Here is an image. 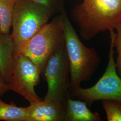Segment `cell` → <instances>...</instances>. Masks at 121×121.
I'll return each instance as SVG.
<instances>
[{"label": "cell", "instance_id": "obj_1", "mask_svg": "<svg viewBox=\"0 0 121 121\" xmlns=\"http://www.w3.org/2000/svg\"><path fill=\"white\" fill-rule=\"evenodd\" d=\"M70 14L81 37L90 40L106 30L114 31L121 22V0H82Z\"/></svg>", "mask_w": 121, "mask_h": 121}, {"label": "cell", "instance_id": "obj_2", "mask_svg": "<svg viewBox=\"0 0 121 121\" xmlns=\"http://www.w3.org/2000/svg\"><path fill=\"white\" fill-rule=\"evenodd\" d=\"M64 27L65 45L69 65L68 88L71 91L89 80L98 69L101 57L94 48H88L81 41L66 10L61 12Z\"/></svg>", "mask_w": 121, "mask_h": 121}, {"label": "cell", "instance_id": "obj_3", "mask_svg": "<svg viewBox=\"0 0 121 121\" xmlns=\"http://www.w3.org/2000/svg\"><path fill=\"white\" fill-rule=\"evenodd\" d=\"M65 43L64 24L60 13L25 43L14 48L13 56H27L42 73L49 58Z\"/></svg>", "mask_w": 121, "mask_h": 121}, {"label": "cell", "instance_id": "obj_4", "mask_svg": "<svg viewBox=\"0 0 121 121\" xmlns=\"http://www.w3.org/2000/svg\"><path fill=\"white\" fill-rule=\"evenodd\" d=\"M52 15L47 8L30 0H18L13 10V30L10 34L14 48L32 37L48 23Z\"/></svg>", "mask_w": 121, "mask_h": 121}, {"label": "cell", "instance_id": "obj_5", "mask_svg": "<svg viewBox=\"0 0 121 121\" xmlns=\"http://www.w3.org/2000/svg\"><path fill=\"white\" fill-rule=\"evenodd\" d=\"M114 31L110 33L108 63L103 75L93 86L84 88L78 86L71 91L70 96L86 103L91 107L95 101L112 100L121 101V78L116 69L113 44Z\"/></svg>", "mask_w": 121, "mask_h": 121}, {"label": "cell", "instance_id": "obj_6", "mask_svg": "<svg viewBox=\"0 0 121 121\" xmlns=\"http://www.w3.org/2000/svg\"><path fill=\"white\" fill-rule=\"evenodd\" d=\"M42 73L48 85L43 100L56 105L65 106L69 96V65L65 43L49 58Z\"/></svg>", "mask_w": 121, "mask_h": 121}, {"label": "cell", "instance_id": "obj_7", "mask_svg": "<svg viewBox=\"0 0 121 121\" xmlns=\"http://www.w3.org/2000/svg\"><path fill=\"white\" fill-rule=\"evenodd\" d=\"M41 72L27 56L14 55L9 91L22 96L30 103L42 100L35 92V86L39 81Z\"/></svg>", "mask_w": 121, "mask_h": 121}, {"label": "cell", "instance_id": "obj_8", "mask_svg": "<svg viewBox=\"0 0 121 121\" xmlns=\"http://www.w3.org/2000/svg\"><path fill=\"white\" fill-rule=\"evenodd\" d=\"M65 106L56 105L43 99L31 103L26 107V121H65Z\"/></svg>", "mask_w": 121, "mask_h": 121}, {"label": "cell", "instance_id": "obj_9", "mask_svg": "<svg viewBox=\"0 0 121 121\" xmlns=\"http://www.w3.org/2000/svg\"><path fill=\"white\" fill-rule=\"evenodd\" d=\"M65 121H101L97 112H92L86 103L79 99H72L69 95L66 104Z\"/></svg>", "mask_w": 121, "mask_h": 121}, {"label": "cell", "instance_id": "obj_10", "mask_svg": "<svg viewBox=\"0 0 121 121\" xmlns=\"http://www.w3.org/2000/svg\"><path fill=\"white\" fill-rule=\"evenodd\" d=\"M14 48L11 35L0 33V71L8 84L12 76Z\"/></svg>", "mask_w": 121, "mask_h": 121}, {"label": "cell", "instance_id": "obj_11", "mask_svg": "<svg viewBox=\"0 0 121 121\" xmlns=\"http://www.w3.org/2000/svg\"><path fill=\"white\" fill-rule=\"evenodd\" d=\"M26 107H18L13 102H4L0 97V120L26 121Z\"/></svg>", "mask_w": 121, "mask_h": 121}, {"label": "cell", "instance_id": "obj_12", "mask_svg": "<svg viewBox=\"0 0 121 121\" xmlns=\"http://www.w3.org/2000/svg\"><path fill=\"white\" fill-rule=\"evenodd\" d=\"M18 0H0V33L9 34L15 5Z\"/></svg>", "mask_w": 121, "mask_h": 121}, {"label": "cell", "instance_id": "obj_13", "mask_svg": "<svg viewBox=\"0 0 121 121\" xmlns=\"http://www.w3.org/2000/svg\"><path fill=\"white\" fill-rule=\"evenodd\" d=\"M101 103L108 121H121V101L103 100Z\"/></svg>", "mask_w": 121, "mask_h": 121}, {"label": "cell", "instance_id": "obj_14", "mask_svg": "<svg viewBox=\"0 0 121 121\" xmlns=\"http://www.w3.org/2000/svg\"><path fill=\"white\" fill-rule=\"evenodd\" d=\"M115 29L116 33L113 35V44L114 48L116 49L117 53L115 66L117 73L121 78V22L117 25Z\"/></svg>", "mask_w": 121, "mask_h": 121}, {"label": "cell", "instance_id": "obj_15", "mask_svg": "<svg viewBox=\"0 0 121 121\" xmlns=\"http://www.w3.org/2000/svg\"><path fill=\"white\" fill-rule=\"evenodd\" d=\"M48 9L53 15L64 9V0H30Z\"/></svg>", "mask_w": 121, "mask_h": 121}, {"label": "cell", "instance_id": "obj_16", "mask_svg": "<svg viewBox=\"0 0 121 121\" xmlns=\"http://www.w3.org/2000/svg\"><path fill=\"white\" fill-rule=\"evenodd\" d=\"M9 91V84L5 82L3 75L0 71V97Z\"/></svg>", "mask_w": 121, "mask_h": 121}]
</instances>
